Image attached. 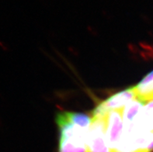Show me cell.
I'll use <instances>...</instances> for the list:
<instances>
[{
    "instance_id": "1",
    "label": "cell",
    "mask_w": 153,
    "mask_h": 152,
    "mask_svg": "<svg viewBox=\"0 0 153 152\" xmlns=\"http://www.w3.org/2000/svg\"><path fill=\"white\" fill-rule=\"evenodd\" d=\"M55 122L59 130L58 152H89V130L72 122L65 114H58Z\"/></svg>"
},
{
    "instance_id": "2",
    "label": "cell",
    "mask_w": 153,
    "mask_h": 152,
    "mask_svg": "<svg viewBox=\"0 0 153 152\" xmlns=\"http://www.w3.org/2000/svg\"><path fill=\"white\" fill-rule=\"evenodd\" d=\"M136 99V92L134 86L120 91L112 95L106 100L96 106L93 110V118H104L107 113L112 110H124V107Z\"/></svg>"
},
{
    "instance_id": "3",
    "label": "cell",
    "mask_w": 153,
    "mask_h": 152,
    "mask_svg": "<svg viewBox=\"0 0 153 152\" xmlns=\"http://www.w3.org/2000/svg\"><path fill=\"white\" fill-rule=\"evenodd\" d=\"M106 118H93L88 135L89 152H111L107 142Z\"/></svg>"
},
{
    "instance_id": "4",
    "label": "cell",
    "mask_w": 153,
    "mask_h": 152,
    "mask_svg": "<svg viewBox=\"0 0 153 152\" xmlns=\"http://www.w3.org/2000/svg\"><path fill=\"white\" fill-rule=\"evenodd\" d=\"M123 120V110H112L107 115V137L111 152L116 150L122 137Z\"/></svg>"
},
{
    "instance_id": "5",
    "label": "cell",
    "mask_w": 153,
    "mask_h": 152,
    "mask_svg": "<svg viewBox=\"0 0 153 152\" xmlns=\"http://www.w3.org/2000/svg\"><path fill=\"white\" fill-rule=\"evenodd\" d=\"M144 104L145 102L135 99L124 107L123 110L124 128L134 125L143 110Z\"/></svg>"
},
{
    "instance_id": "6",
    "label": "cell",
    "mask_w": 153,
    "mask_h": 152,
    "mask_svg": "<svg viewBox=\"0 0 153 152\" xmlns=\"http://www.w3.org/2000/svg\"><path fill=\"white\" fill-rule=\"evenodd\" d=\"M136 99L143 102L153 99V71L148 74L138 85L134 86Z\"/></svg>"
},
{
    "instance_id": "7",
    "label": "cell",
    "mask_w": 153,
    "mask_h": 152,
    "mask_svg": "<svg viewBox=\"0 0 153 152\" xmlns=\"http://www.w3.org/2000/svg\"><path fill=\"white\" fill-rule=\"evenodd\" d=\"M135 123L144 130L153 132V99L147 102L144 106L143 110Z\"/></svg>"
}]
</instances>
